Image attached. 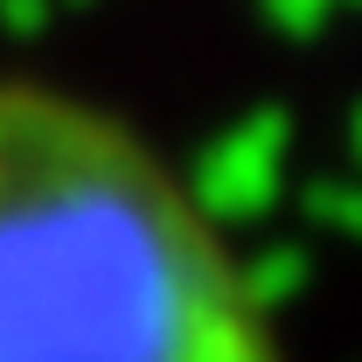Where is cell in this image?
Wrapping results in <instances>:
<instances>
[{
	"label": "cell",
	"mask_w": 362,
	"mask_h": 362,
	"mask_svg": "<svg viewBox=\"0 0 362 362\" xmlns=\"http://www.w3.org/2000/svg\"><path fill=\"white\" fill-rule=\"evenodd\" d=\"M0 362H293L168 146L28 70H0Z\"/></svg>",
	"instance_id": "cell-1"
}]
</instances>
